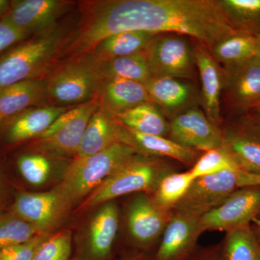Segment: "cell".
<instances>
[{"mask_svg": "<svg viewBox=\"0 0 260 260\" xmlns=\"http://www.w3.org/2000/svg\"><path fill=\"white\" fill-rule=\"evenodd\" d=\"M81 25L72 39L78 55L90 54L108 37L124 31L188 36L206 49L235 30L218 0H104L86 3Z\"/></svg>", "mask_w": 260, "mask_h": 260, "instance_id": "6da1fadb", "label": "cell"}, {"mask_svg": "<svg viewBox=\"0 0 260 260\" xmlns=\"http://www.w3.org/2000/svg\"><path fill=\"white\" fill-rule=\"evenodd\" d=\"M64 34L56 25L5 51L0 56V90L23 80L42 78L63 55L68 40Z\"/></svg>", "mask_w": 260, "mask_h": 260, "instance_id": "7a4b0ae2", "label": "cell"}, {"mask_svg": "<svg viewBox=\"0 0 260 260\" xmlns=\"http://www.w3.org/2000/svg\"><path fill=\"white\" fill-rule=\"evenodd\" d=\"M170 173V166L161 158L136 153L90 193L81 208H93L130 193L154 191Z\"/></svg>", "mask_w": 260, "mask_h": 260, "instance_id": "3957f363", "label": "cell"}, {"mask_svg": "<svg viewBox=\"0 0 260 260\" xmlns=\"http://www.w3.org/2000/svg\"><path fill=\"white\" fill-rule=\"evenodd\" d=\"M104 78L91 54L71 58L46 78L47 97L59 105L81 104L99 99Z\"/></svg>", "mask_w": 260, "mask_h": 260, "instance_id": "277c9868", "label": "cell"}, {"mask_svg": "<svg viewBox=\"0 0 260 260\" xmlns=\"http://www.w3.org/2000/svg\"><path fill=\"white\" fill-rule=\"evenodd\" d=\"M135 154L133 148L117 142L91 156L75 158L65 169L59 186L74 205L87 198Z\"/></svg>", "mask_w": 260, "mask_h": 260, "instance_id": "5b68a950", "label": "cell"}, {"mask_svg": "<svg viewBox=\"0 0 260 260\" xmlns=\"http://www.w3.org/2000/svg\"><path fill=\"white\" fill-rule=\"evenodd\" d=\"M99 105V99H94L68 109L25 150L44 155H76L85 128Z\"/></svg>", "mask_w": 260, "mask_h": 260, "instance_id": "8992f818", "label": "cell"}, {"mask_svg": "<svg viewBox=\"0 0 260 260\" xmlns=\"http://www.w3.org/2000/svg\"><path fill=\"white\" fill-rule=\"evenodd\" d=\"M73 203L59 186L44 192L15 190L8 209L31 224L41 234L49 235L64 222Z\"/></svg>", "mask_w": 260, "mask_h": 260, "instance_id": "52a82bcc", "label": "cell"}, {"mask_svg": "<svg viewBox=\"0 0 260 260\" xmlns=\"http://www.w3.org/2000/svg\"><path fill=\"white\" fill-rule=\"evenodd\" d=\"M145 54L153 76L178 79L194 75V49L181 35L155 36Z\"/></svg>", "mask_w": 260, "mask_h": 260, "instance_id": "ba28073f", "label": "cell"}, {"mask_svg": "<svg viewBox=\"0 0 260 260\" xmlns=\"http://www.w3.org/2000/svg\"><path fill=\"white\" fill-rule=\"evenodd\" d=\"M260 213V186H245L200 217L203 232H229L249 225Z\"/></svg>", "mask_w": 260, "mask_h": 260, "instance_id": "9c48e42d", "label": "cell"}, {"mask_svg": "<svg viewBox=\"0 0 260 260\" xmlns=\"http://www.w3.org/2000/svg\"><path fill=\"white\" fill-rule=\"evenodd\" d=\"M239 171L228 170L195 179L174 211L201 217L239 189Z\"/></svg>", "mask_w": 260, "mask_h": 260, "instance_id": "30bf717a", "label": "cell"}, {"mask_svg": "<svg viewBox=\"0 0 260 260\" xmlns=\"http://www.w3.org/2000/svg\"><path fill=\"white\" fill-rule=\"evenodd\" d=\"M68 108L59 106L32 107L5 119L0 124V145L3 151L21 146L37 139Z\"/></svg>", "mask_w": 260, "mask_h": 260, "instance_id": "8fae6325", "label": "cell"}, {"mask_svg": "<svg viewBox=\"0 0 260 260\" xmlns=\"http://www.w3.org/2000/svg\"><path fill=\"white\" fill-rule=\"evenodd\" d=\"M169 135L176 143L194 150L208 151L223 146V132L200 109H186L174 116Z\"/></svg>", "mask_w": 260, "mask_h": 260, "instance_id": "7c38bea8", "label": "cell"}, {"mask_svg": "<svg viewBox=\"0 0 260 260\" xmlns=\"http://www.w3.org/2000/svg\"><path fill=\"white\" fill-rule=\"evenodd\" d=\"M70 4L61 0H13L2 19L32 37L55 26Z\"/></svg>", "mask_w": 260, "mask_h": 260, "instance_id": "4fadbf2b", "label": "cell"}, {"mask_svg": "<svg viewBox=\"0 0 260 260\" xmlns=\"http://www.w3.org/2000/svg\"><path fill=\"white\" fill-rule=\"evenodd\" d=\"M200 217L174 212L162 233L155 260H182L196 244L203 233Z\"/></svg>", "mask_w": 260, "mask_h": 260, "instance_id": "5bb4252c", "label": "cell"}, {"mask_svg": "<svg viewBox=\"0 0 260 260\" xmlns=\"http://www.w3.org/2000/svg\"><path fill=\"white\" fill-rule=\"evenodd\" d=\"M172 214L160 208L148 195L136 197L127 210L130 235L139 244H151L164 233Z\"/></svg>", "mask_w": 260, "mask_h": 260, "instance_id": "9a60e30c", "label": "cell"}, {"mask_svg": "<svg viewBox=\"0 0 260 260\" xmlns=\"http://www.w3.org/2000/svg\"><path fill=\"white\" fill-rule=\"evenodd\" d=\"M117 122V121H116ZM118 124V138L135 153L155 158H169L190 165L198 160V152L160 135L137 133Z\"/></svg>", "mask_w": 260, "mask_h": 260, "instance_id": "2e32d148", "label": "cell"}, {"mask_svg": "<svg viewBox=\"0 0 260 260\" xmlns=\"http://www.w3.org/2000/svg\"><path fill=\"white\" fill-rule=\"evenodd\" d=\"M195 63L201 80L203 105L209 120L217 125L220 119V95L225 86V71L202 45L194 49Z\"/></svg>", "mask_w": 260, "mask_h": 260, "instance_id": "e0dca14e", "label": "cell"}, {"mask_svg": "<svg viewBox=\"0 0 260 260\" xmlns=\"http://www.w3.org/2000/svg\"><path fill=\"white\" fill-rule=\"evenodd\" d=\"M228 99L237 109H252L260 101V58H254L237 69L225 71Z\"/></svg>", "mask_w": 260, "mask_h": 260, "instance_id": "ac0fdd59", "label": "cell"}, {"mask_svg": "<svg viewBox=\"0 0 260 260\" xmlns=\"http://www.w3.org/2000/svg\"><path fill=\"white\" fill-rule=\"evenodd\" d=\"M99 101L100 107L113 117L140 104L150 102L143 84L121 78L104 80Z\"/></svg>", "mask_w": 260, "mask_h": 260, "instance_id": "d6986e66", "label": "cell"}, {"mask_svg": "<svg viewBox=\"0 0 260 260\" xmlns=\"http://www.w3.org/2000/svg\"><path fill=\"white\" fill-rule=\"evenodd\" d=\"M223 147L242 172L260 175V132L250 128L223 133Z\"/></svg>", "mask_w": 260, "mask_h": 260, "instance_id": "ffe728a7", "label": "cell"}, {"mask_svg": "<svg viewBox=\"0 0 260 260\" xmlns=\"http://www.w3.org/2000/svg\"><path fill=\"white\" fill-rule=\"evenodd\" d=\"M46 87V78L42 77L23 80L0 90L2 121L37 106L47 97Z\"/></svg>", "mask_w": 260, "mask_h": 260, "instance_id": "44dd1931", "label": "cell"}, {"mask_svg": "<svg viewBox=\"0 0 260 260\" xmlns=\"http://www.w3.org/2000/svg\"><path fill=\"white\" fill-rule=\"evenodd\" d=\"M119 226V210L115 203L108 202L100 207L88 229L89 252L102 259L110 254Z\"/></svg>", "mask_w": 260, "mask_h": 260, "instance_id": "7402d4cb", "label": "cell"}, {"mask_svg": "<svg viewBox=\"0 0 260 260\" xmlns=\"http://www.w3.org/2000/svg\"><path fill=\"white\" fill-rule=\"evenodd\" d=\"M117 142H119L117 122L111 114L99 105L85 128L75 158L91 156Z\"/></svg>", "mask_w": 260, "mask_h": 260, "instance_id": "603a6c76", "label": "cell"}, {"mask_svg": "<svg viewBox=\"0 0 260 260\" xmlns=\"http://www.w3.org/2000/svg\"><path fill=\"white\" fill-rule=\"evenodd\" d=\"M217 62L221 63L224 71L231 72L258 56L256 36L237 32L215 44L210 49Z\"/></svg>", "mask_w": 260, "mask_h": 260, "instance_id": "cb8c5ba5", "label": "cell"}, {"mask_svg": "<svg viewBox=\"0 0 260 260\" xmlns=\"http://www.w3.org/2000/svg\"><path fill=\"white\" fill-rule=\"evenodd\" d=\"M157 35L145 31L118 32L103 39L90 54L99 61L143 54Z\"/></svg>", "mask_w": 260, "mask_h": 260, "instance_id": "d4e9b609", "label": "cell"}, {"mask_svg": "<svg viewBox=\"0 0 260 260\" xmlns=\"http://www.w3.org/2000/svg\"><path fill=\"white\" fill-rule=\"evenodd\" d=\"M144 85L150 102L169 112L185 107L193 95L192 87L176 78L153 76Z\"/></svg>", "mask_w": 260, "mask_h": 260, "instance_id": "484cf974", "label": "cell"}, {"mask_svg": "<svg viewBox=\"0 0 260 260\" xmlns=\"http://www.w3.org/2000/svg\"><path fill=\"white\" fill-rule=\"evenodd\" d=\"M119 124L137 133L165 136L169 124L152 103H145L114 116Z\"/></svg>", "mask_w": 260, "mask_h": 260, "instance_id": "4316f807", "label": "cell"}, {"mask_svg": "<svg viewBox=\"0 0 260 260\" xmlns=\"http://www.w3.org/2000/svg\"><path fill=\"white\" fill-rule=\"evenodd\" d=\"M99 64L104 80L121 78L145 85L153 77L145 53L99 61Z\"/></svg>", "mask_w": 260, "mask_h": 260, "instance_id": "83f0119b", "label": "cell"}, {"mask_svg": "<svg viewBox=\"0 0 260 260\" xmlns=\"http://www.w3.org/2000/svg\"><path fill=\"white\" fill-rule=\"evenodd\" d=\"M233 28L256 36L260 32V0H218Z\"/></svg>", "mask_w": 260, "mask_h": 260, "instance_id": "f1b7e54d", "label": "cell"}, {"mask_svg": "<svg viewBox=\"0 0 260 260\" xmlns=\"http://www.w3.org/2000/svg\"><path fill=\"white\" fill-rule=\"evenodd\" d=\"M194 179L189 171L170 173L158 183L152 199L160 208L171 212L184 198Z\"/></svg>", "mask_w": 260, "mask_h": 260, "instance_id": "f546056e", "label": "cell"}, {"mask_svg": "<svg viewBox=\"0 0 260 260\" xmlns=\"http://www.w3.org/2000/svg\"><path fill=\"white\" fill-rule=\"evenodd\" d=\"M224 260H260V244L249 225L227 233Z\"/></svg>", "mask_w": 260, "mask_h": 260, "instance_id": "4dcf8cb0", "label": "cell"}, {"mask_svg": "<svg viewBox=\"0 0 260 260\" xmlns=\"http://www.w3.org/2000/svg\"><path fill=\"white\" fill-rule=\"evenodd\" d=\"M15 171L25 183L34 186L47 182L51 171V164L46 155L25 150L14 158Z\"/></svg>", "mask_w": 260, "mask_h": 260, "instance_id": "1f68e13d", "label": "cell"}, {"mask_svg": "<svg viewBox=\"0 0 260 260\" xmlns=\"http://www.w3.org/2000/svg\"><path fill=\"white\" fill-rule=\"evenodd\" d=\"M40 234L11 210H0V249L23 244Z\"/></svg>", "mask_w": 260, "mask_h": 260, "instance_id": "d6a6232c", "label": "cell"}, {"mask_svg": "<svg viewBox=\"0 0 260 260\" xmlns=\"http://www.w3.org/2000/svg\"><path fill=\"white\" fill-rule=\"evenodd\" d=\"M228 170L238 171L240 169L229 152L222 146L205 151L198 158L189 172L194 179H198Z\"/></svg>", "mask_w": 260, "mask_h": 260, "instance_id": "836d02e7", "label": "cell"}, {"mask_svg": "<svg viewBox=\"0 0 260 260\" xmlns=\"http://www.w3.org/2000/svg\"><path fill=\"white\" fill-rule=\"evenodd\" d=\"M72 248V234L63 229L49 237L36 251L34 260H69Z\"/></svg>", "mask_w": 260, "mask_h": 260, "instance_id": "e575fe53", "label": "cell"}, {"mask_svg": "<svg viewBox=\"0 0 260 260\" xmlns=\"http://www.w3.org/2000/svg\"><path fill=\"white\" fill-rule=\"evenodd\" d=\"M49 237L40 234L23 244L0 249V260H34L38 247Z\"/></svg>", "mask_w": 260, "mask_h": 260, "instance_id": "d590c367", "label": "cell"}, {"mask_svg": "<svg viewBox=\"0 0 260 260\" xmlns=\"http://www.w3.org/2000/svg\"><path fill=\"white\" fill-rule=\"evenodd\" d=\"M30 37L26 32L0 19V54Z\"/></svg>", "mask_w": 260, "mask_h": 260, "instance_id": "8d00e7d4", "label": "cell"}, {"mask_svg": "<svg viewBox=\"0 0 260 260\" xmlns=\"http://www.w3.org/2000/svg\"><path fill=\"white\" fill-rule=\"evenodd\" d=\"M8 174L5 162L0 160V210L9 208L14 193L10 192Z\"/></svg>", "mask_w": 260, "mask_h": 260, "instance_id": "74e56055", "label": "cell"}, {"mask_svg": "<svg viewBox=\"0 0 260 260\" xmlns=\"http://www.w3.org/2000/svg\"><path fill=\"white\" fill-rule=\"evenodd\" d=\"M238 186L239 188L245 186H260V175L239 171L238 173Z\"/></svg>", "mask_w": 260, "mask_h": 260, "instance_id": "f35d334b", "label": "cell"}, {"mask_svg": "<svg viewBox=\"0 0 260 260\" xmlns=\"http://www.w3.org/2000/svg\"><path fill=\"white\" fill-rule=\"evenodd\" d=\"M11 1L9 0H0V19L4 18L9 11Z\"/></svg>", "mask_w": 260, "mask_h": 260, "instance_id": "ab89813d", "label": "cell"}, {"mask_svg": "<svg viewBox=\"0 0 260 260\" xmlns=\"http://www.w3.org/2000/svg\"><path fill=\"white\" fill-rule=\"evenodd\" d=\"M256 39H257L258 44V56L260 58V32L256 35Z\"/></svg>", "mask_w": 260, "mask_h": 260, "instance_id": "60d3db41", "label": "cell"}, {"mask_svg": "<svg viewBox=\"0 0 260 260\" xmlns=\"http://www.w3.org/2000/svg\"><path fill=\"white\" fill-rule=\"evenodd\" d=\"M252 109H254L260 115V101L257 104H256L254 106Z\"/></svg>", "mask_w": 260, "mask_h": 260, "instance_id": "b9f144b4", "label": "cell"}, {"mask_svg": "<svg viewBox=\"0 0 260 260\" xmlns=\"http://www.w3.org/2000/svg\"><path fill=\"white\" fill-rule=\"evenodd\" d=\"M252 222H254V223L256 224V225L257 226L258 229H259L260 232V218L256 217V218H254V220H252Z\"/></svg>", "mask_w": 260, "mask_h": 260, "instance_id": "7bdbcfd3", "label": "cell"}, {"mask_svg": "<svg viewBox=\"0 0 260 260\" xmlns=\"http://www.w3.org/2000/svg\"><path fill=\"white\" fill-rule=\"evenodd\" d=\"M2 118H1V115H0V124H1V123H2Z\"/></svg>", "mask_w": 260, "mask_h": 260, "instance_id": "ee69618b", "label": "cell"}, {"mask_svg": "<svg viewBox=\"0 0 260 260\" xmlns=\"http://www.w3.org/2000/svg\"><path fill=\"white\" fill-rule=\"evenodd\" d=\"M131 260H141L140 259H131Z\"/></svg>", "mask_w": 260, "mask_h": 260, "instance_id": "f6af8a7d", "label": "cell"}, {"mask_svg": "<svg viewBox=\"0 0 260 260\" xmlns=\"http://www.w3.org/2000/svg\"><path fill=\"white\" fill-rule=\"evenodd\" d=\"M259 124H260V122H259Z\"/></svg>", "mask_w": 260, "mask_h": 260, "instance_id": "bcb514c9", "label": "cell"}]
</instances>
